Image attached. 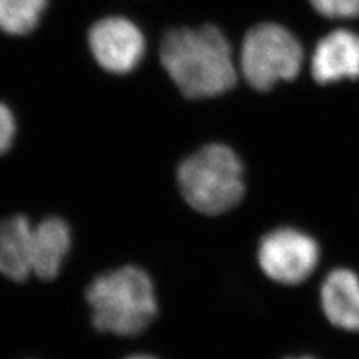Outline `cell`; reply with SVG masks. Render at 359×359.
<instances>
[{
	"label": "cell",
	"mask_w": 359,
	"mask_h": 359,
	"mask_svg": "<svg viewBox=\"0 0 359 359\" xmlns=\"http://www.w3.org/2000/svg\"><path fill=\"white\" fill-rule=\"evenodd\" d=\"M161 60L180 92L190 99L220 96L237 83L231 45L215 26L168 32Z\"/></svg>",
	"instance_id": "1"
},
{
	"label": "cell",
	"mask_w": 359,
	"mask_h": 359,
	"mask_svg": "<svg viewBox=\"0 0 359 359\" xmlns=\"http://www.w3.org/2000/svg\"><path fill=\"white\" fill-rule=\"evenodd\" d=\"M87 301L95 327L123 337L147 330L157 313L150 277L132 265L99 276L87 290Z\"/></svg>",
	"instance_id": "2"
},
{
	"label": "cell",
	"mask_w": 359,
	"mask_h": 359,
	"mask_svg": "<svg viewBox=\"0 0 359 359\" xmlns=\"http://www.w3.org/2000/svg\"><path fill=\"white\" fill-rule=\"evenodd\" d=\"M178 186L190 207L216 216L241 201L243 165L228 145L210 144L180 165Z\"/></svg>",
	"instance_id": "3"
},
{
	"label": "cell",
	"mask_w": 359,
	"mask_h": 359,
	"mask_svg": "<svg viewBox=\"0 0 359 359\" xmlns=\"http://www.w3.org/2000/svg\"><path fill=\"white\" fill-rule=\"evenodd\" d=\"M304 51L292 33L276 22H264L247 32L241 48V72L253 88H273L298 75Z\"/></svg>",
	"instance_id": "4"
},
{
	"label": "cell",
	"mask_w": 359,
	"mask_h": 359,
	"mask_svg": "<svg viewBox=\"0 0 359 359\" xmlns=\"http://www.w3.org/2000/svg\"><path fill=\"white\" fill-rule=\"evenodd\" d=\"M262 271L282 285H298L311 276L319 262V245L310 235L294 228L266 233L257 249Z\"/></svg>",
	"instance_id": "5"
},
{
	"label": "cell",
	"mask_w": 359,
	"mask_h": 359,
	"mask_svg": "<svg viewBox=\"0 0 359 359\" xmlns=\"http://www.w3.org/2000/svg\"><path fill=\"white\" fill-rule=\"evenodd\" d=\"M88 48L100 67L111 74H128L137 67L145 53L140 27L125 17L96 21L88 32Z\"/></svg>",
	"instance_id": "6"
},
{
	"label": "cell",
	"mask_w": 359,
	"mask_h": 359,
	"mask_svg": "<svg viewBox=\"0 0 359 359\" xmlns=\"http://www.w3.org/2000/svg\"><path fill=\"white\" fill-rule=\"evenodd\" d=\"M311 72L320 84L359 78V35L340 29L323 36L314 50Z\"/></svg>",
	"instance_id": "7"
},
{
	"label": "cell",
	"mask_w": 359,
	"mask_h": 359,
	"mask_svg": "<svg viewBox=\"0 0 359 359\" xmlns=\"http://www.w3.org/2000/svg\"><path fill=\"white\" fill-rule=\"evenodd\" d=\"M325 316L346 331H359V277L351 269H334L320 289Z\"/></svg>",
	"instance_id": "8"
},
{
	"label": "cell",
	"mask_w": 359,
	"mask_h": 359,
	"mask_svg": "<svg viewBox=\"0 0 359 359\" xmlns=\"http://www.w3.org/2000/svg\"><path fill=\"white\" fill-rule=\"evenodd\" d=\"M71 249V229L60 217H48L33 226L32 273L42 280H53L60 273Z\"/></svg>",
	"instance_id": "9"
},
{
	"label": "cell",
	"mask_w": 359,
	"mask_h": 359,
	"mask_svg": "<svg viewBox=\"0 0 359 359\" xmlns=\"http://www.w3.org/2000/svg\"><path fill=\"white\" fill-rule=\"evenodd\" d=\"M30 220L13 216L0 222V273L14 282H25L32 274Z\"/></svg>",
	"instance_id": "10"
},
{
	"label": "cell",
	"mask_w": 359,
	"mask_h": 359,
	"mask_svg": "<svg viewBox=\"0 0 359 359\" xmlns=\"http://www.w3.org/2000/svg\"><path fill=\"white\" fill-rule=\"evenodd\" d=\"M48 0H0V30L25 36L39 25Z\"/></svg>",
	"instance_id": "11"
},
{
	"label": "cell",
	"mask_w": 359,
	"mask_h": 359,
	"mask_svg": "<svg viewBox=\"0 0 359 359\" xmlns=\"http://www.w3.org/2000/svg\"><path fill=\"white\" fill-rule=\"evenodd\" d=\"M319 14L330 18H353L359 15V0H310Z\"/></svg>",
	"instance_id": "12"
},
{
	"label": "cell",
	"mask_w": 359,
	"mask_h": 359,
	"mask_svg": "<svg viewBox=\"0 0 359 359\" xmlns=\"http://www.w3.org/2000/svg\"><path fill=\"white\" fill-rule=\"evenodd\" d=\"M14 137L15 118L6 105L0 104V154H4L13 145Z\"/></svg>",
	"instance_id": "13"
},
{
	"label": "cell",
	"mask_w": 359,
	"mask_h": 359,
	"mask_svg": "<svg viewBox=\"0 0 359 359\" xmlns=\"http://www.w3.org/2000/svg\"><path fill=\"white\" fill-rule=\"evenodd\" d=\"M126 359H156L153 356H147V355H135V356H129Z\"/></svg>",
	"instance_id": "14"
},
{
	"label": "cell",
	"mask_w": 359,
	"mask_h": 359,
	"mask_svg": "<svg viewBox=\"0 0 359 359\" xmlns=\"http://www.w3.org/2000/svg\"><path fill=\"white\" fill-rule=\"evenodd\" d=\"M294 359H311V358H294Z\"/></svg>",
	"instance_id": "15"
}]
</instances>
